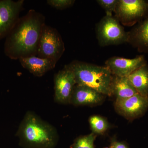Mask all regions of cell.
Here are the masks:
<instances>
[{
    "label": "cell",
    "instance_id": "obj_8",
    "mask_svg": "<svg viewBox=\"0 0 148 148\" xmlns=\"http://www.w3.org/2000/svg\"><path fill=\"white\" fill-rule=\"evenodd\" d=\"M116 112L129 120L141 117L148 109V96L137 94L127 99L116 101Z\"/></svg>",
    "mask_w": 148,
    "mask_h": 148
},
{
    "label": "cell",
    "instance_id": "obj_18",
    "mask_svg": "<svg viewBox=\"0 0 148 148\" xmlns=\"http://www.w3.org/2000/svg\"><path fill=\"white\" fill-rule=\"evenodd\" d=\"M97 2L106 11V15L112 16L114 12L119 0H98Z\"/></svg>",
    "mask_w": 148,
    "mask_h": 148
},
{
    "label": "cell",
    "instance_id": "obj_17",
    "mask_svg": "<svg viewBox=\"0 0 148 148\" xmlns=\"http://www.w3.org/2000/svg\"><path fill=\"white\" fill-rule=\"evenodd\" d=\"M96 137V135L93 132L79 137L75 140L71 148H95L94 143Z\"/></svg>",
    "mask_w": 148,
    "mask_h": 148
},
{
    "label": "cell",
    "instance_id": "obj_9",
    "mask_svg": "<svg viewBox=\"0 0 148 148\" xmlns=\"http://www.w3.org/2000/svg\"><path fill=\"white\" fill-rule=\"evenodd\" d=\"M24 1H0V40L7 36L18 21Z\"/></svg>",
    "mask_w": 148,
    "mask_h": 148
},
{
    "label": "cell",
    "instance_id": "obj_10",
    "mask_svg": "<svg viewBox=\"0 0 148 148\" xmlns=\"http://www.w3.org/2000/svg\"><path fill=\"white\" fill-rule=\"evenodd\" d=\"M143 56H139L133 59L114 57L109 58L106 62L113 75L127 77L133 72L145 65Z\"/></svg>",
    "mask_w": 148,
    "mask_h": 148
},
{
    "label": "cell",
    "instance_id": "obj_1",
    "mask_svg": "<svg viewBox=\"0 0 148 148\" xmlns=\"http://www.w3.org/2000/svg\"><path fill=\"white\" fill-rule=\"evenodd\" d=\"M42 15L32 10L18 20L7 35L5 43V55L12 59L37 54L42 30L44 26Z\"/></svg>",
    "mask_w": 148,
    "mask_h": 148
},
{
    "label": "cell",
    "instance_id": "obj_14",
    "mask_svg": "<svg viewBox=\"0 0 148 148\" xmlns=\"http://www.w3.org/2000/svg\"><path fill=\"white\" fill-rule=\"evenodd\" d=\"M127 78L138 94L148 96V68L146 64L133 72Z\"/></svg>",
    "mask_w": 148,
    "mask_h": 148
},
{
    "label": "cell",
    "instance_id": "obj_20",
    "mask_svg": "<svg viewBox=\"0 0 148 148\" xmlns=\"http://www.w3.org/2000/svg\"><path fill=\"white\" fill-rule=\"evenodd\" d=\"M106 148H128L126 145L122 142L113 140L112 141L109 147Z\"/></svg>",
    "mask_w": 148,
    "mask_h": 148
},
{
    "label": "cell",
    "instance_id": "obj_12",
    "mask_svg": "<svg viewBox=\"0 0 148 148\" xmlns=\"http://www.w3.org/2000/svg\"><path fill=\"white\" fill-rule=\"evenodd\" d=\"M21 66L35 76L42 77L55 67L56 62L35 56H31L19 59Z\"/></svg>",
    "mask_w": 148,
    "mask_h": 148
},
{
    "label": "cell",
    "instance_id": "obj_3",
    "mask_svg": "<svg viewBox=\"0 0 148 148\" xmlns=\"http://www.w3.org/2000/svg\"><path fill=\"white\" fill-rule=\"evenodd\" d=\"M66 66L73 73L77 84L90 87L105 95H112L111 85L113 75L108 67L78 61Z\"/></svg>",
    "mask_w": 148,
    "mask_h": 148
},
{
    "label": "cell",
    "instance_id": "obj_13",
    "mask_svg": "<svg viewBox=\"0 0 148 148\" xmlns=\"http://www.w3.org/2000/svg\"><path fill=\"white\" fill-rule=\"evenodd\" d=\"M111 94L116 101L123 100L138 94L129 81L127 77L113 75L111 85Z\"/></svg>",
    "mask_w": 148,
    "mask_h": 148
},
{
    "label": "cell",
    "instance_id": "obj_11",
    "mask_svg": "<svg viewBox=\"0 0 148 148\" xmlns=\"http://www.w3.org/2000/svg\"><path fill=\"white\" fill-rule=\"evenodd\" d=\"M104 95L85 86L76 85L71 99V104L75 106H92L100 104Z\"/></svg>",
    "mask_w": 148,
    "mask_h": 148
},
{
    "label": "cell",
    "instance_id": "obj_15",
    "mask_svg": "<svg viewBox=\"0 0 148 148\" xmlns=\"http://www.w3.org/2000/svg\"><path fill=\"white\" fill-rule=\"evenodd\" d=\"M89 122L92 132L95 134H104L109 127V123L107 120L100 116H90Z\"/></svg>",
    "mask_w": 148,
    "mask_h": 148
},
{
    "label": "cell",
    "instance_id": "obj_7",
    "mask_svg": "<svg viewBox=\"0 0 148 148\" xmlns=\"http://www.w3.org/2000/svg\"><path fill=\"white\" fill-rule=\"evenodd\" d=\"M77 84L73 72L66 66L54 77V101L61 104H71L74 88Z\"/></svg>",
    "mask_w": 148,
    "mask_h": 148
},
{
    "label": "cell",
    "instance_id": "obj_19",
    "mask_svg": "<svg viewBox=\"0 0 148 148\" xmlns=\"http://www.w3.org/2000/svg\"><path fill=\"white\" fill-rule=\"evenodd\" d=\"M75 2V1L73 0H48L47 1L49 5L61 10L71 6Z\"/></svg>",
    "mask_w": 148,
    "mask_h": 148
},
{
    "label": "cell",
    "instance_id": "obj_2",
    "mask_svg": "<svg viewBox=\"0 0 148 148\" xmlns=\"http://www.w3.org/2000/svg\"><path fill=\"white\" fill-rule=\"evenodd\" d=\"M16 136L24 148H54L59 139L55 127L31 111L25 114Z\"/></svg>",
    "mask_w": 148,
    "mask_h": 148
},
{
    "label": "cell",
    "instance_id": "obj_5",
    "mask_svg": "<svg viewBox=\"0 0 148 148\" xmlns=\"http://www.w3.org/2000/svg\"><path fill=\"white\" fill-rule=\"evenodd\" d=\"M99 42L102 46L120 44L129 41L130 34L125 32L116 17L106 15L97 28Z\"/></svg>",
    "mask_w": 148,
    "mask_h": 148
},
{
    "label": "cell",
    "instance_id": "obj_4",
    "mask_svg": "<svg viewBox=\"0 0 148 148\" xmlns=\"http://www.w3.org/2000/svg\"><path fill=\"white\" fill-rule=\"evenodd\" d=\"M64 42L56 29L45 24L40 36L37 54L38 57L57 62L64 53Z\"/></svg>",
    "mask_w": 148,
    "mask_h": 148
},
{
    "label": "cell",
    "instance_id": "obj_6",
    "mask_svg": "<svg viewBox=\"0 0 148 148\" xmlns=\"http://www.w3.org/2000/svg\"><path fill=\"white\" fill-rule=\"evenodd\" d=\"M148 3L143 0H119L114 12L116 18L123 24L131 26L145 14Z\"/></svg>",
    "mask_w": 148,
    "mask_h": 148
},
{
    "label": "cell",
    "instance_id": "obj_16",
    "mask_svg": "<svg viewBox=\"0 0 148 148\" xmlns=\"http://www.w3.org/2000/svg\"><path fill=\"white\" fill-rule=\"evenodd\" d=\"M133 36L138 43L148 47V17L135 29Z\"/></svg>",
    "mask_w": 148,
    "mask_h": 148
}]
</instances>
